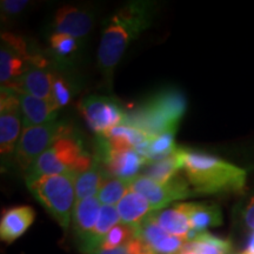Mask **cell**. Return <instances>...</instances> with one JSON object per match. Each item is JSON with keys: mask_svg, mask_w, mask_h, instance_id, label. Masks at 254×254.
Listing matches in <instances>:
<instances>
[{"mask_svg": "<svg viewBox=\"0 0 254 254\" xmlns=\"http://www.w3.org/2000/svg\"><path fill=\"white\" fill-rule=\"evenodd\" d=\"M75 179L69 174L41 176L26 180L27 189L47 213L67 231L75 206Z\"/></svg>", "mask_w": 254, "mask_h": 254, "instance_id": "5", "label": "cell"}, {"mask_svg": "<svg viewBox=\"0 0 254 254\" xmlns=\"http://www.w3.org/2000/svg\"><path fill=\"white\" fill-rule=\"evenodd\" d=\"M79 110L88 126L99 135H105L114 127L122 125L126 116L116 100L103 95L84 98Z\"/></svg>", "mask_w": 254, "mask_h": 254, "instance_id": "9", "label": "cell"}, {"mask_svg": "<svg viewBox=\"0 0 254 254\" xmlns=\"http://www.w3.org/2000/svg\"><path fill=\"white\" fill-rule=\"evenodd\" d=\"M32 67L31 64L17 50L1 41L0 47V81L1 86L11 84Z\"/></svg>", "mask_w": 254, "mask_h": 254, "instance_id": "19", "label": "cell"}, {"mask_svg": "<svg viewBox=\"0 0 254 254\" xmlns=\"http://www.w3.org/2000/svg\"><path fill=\"white\" fill-rule=\"evenodd\" d=\"M180 171H182V163H180L179 152L177 150L173 154L163 159V160L152 161V163L146 164L142 167L140 174L158 183L165 184L168 180L172 179Z\"/></svg>", "mask_w": 254, "mask_h": 254, "instance_id": "23", "label": "cell"}, {"mask_svg": "<svg viewBox=\"0 0 254 254\" xmlns=\"http://www.w3.org/2000/svg\"><path fill=\"white\" fill-rule=\"evenodd\" d=\"M0 4H1L0 7H1L2 17L9 18L21 13L30 5V1L27 0H2Z\"/></svg>", "mask_w": 254, "mask_h": 254, "instance_id": "29", "label": "cell"}, {"mask_svg": "<svg viewBox=\"0 0 254 254\" xmlns=\"http://www.w3.org/2000/svg\"><path fill=\"white\" fill-rule=\"evenodd\" d=\"M53 81L55 71L47 68L32 67L24 73L20 78L14 80L5 87L12 88L19 94H28L39 99L53 100Z\"/></svg>", "mask_w": 254, "mask_h": 254, "instance_id": "13", "label": "cell"}, {"mask_svg": "<svg viewBox=\"0 0 254 254\" xmlns=\"http://www.w3.org/2000/svg\"><path fill=\"white\" fill-rule=\"evenodd\" d=\"M153 15V2L131 1L109 18L98 49V66L107 82H112L114 68L127 47L150 27Z\"/></svg>", "mask_w": 254, "mask_h": 254, "instance_id": "1", "label": "cell"}, {"mask_svg": "<svg viewBox=\"0 0 254 254\" xmlns=\"http://www.w3.org/2000/svg\"><path fill=\"white\" fill-rule=\"evenodd\" d=\"M92 254H129L127 246H122L114 250H97Z\"/></svg>", "mask_w": 254, "mask_h": 254, "instance_id": "32", "label": "cell"}, {"mask_svg": "<svg viewBox=\"0 0 254 254\" xmlns=\"http://www.w3.org/2000/svg\"><path fill=\"white\" fill-rule=\"evenodd\" d=\"M174 134L176 132H167L152 138L147 153L148 163L163 160L178 150L174 141Z\"/></svg>", "mask_w": 254, "mask_h": 254, "instance_id": "25", "label": "cell"}, {"mask_svg": "<svg viewBox=\"0 0 254 254\" xmlns=\"http://www.w3.org/2000/svg\"><path fill=\"white\" fill-rule=\"evenodd\" d=\"M117 209H118L122 224L132 227L140 225L146 217L154 212L147 199L133 190H129L126 195L120 200L119 204L117 205Z\"/></svg>", "mask_w": 254, "mask_h": 254, "instance_id": "18", "label": "cell"}, {"mask_svg": "<svg viewBox=\"0 0 254 254\" xmlns=\"http://www.w3.org/2000/svg\"><path fill=\"white\" fill-rule=\"evenodd\" d=\"M186 107L183 92L174 88L159 91L126 114L123 124L141 129L151 136L176 132L185 116Z\"/></svg>", "mask_w": 254, "mask_h": 254, "instance_id": "3", "label": "cell"}, {"mask_svg": "<svg viewBox=\"0 0 254 254\" xmlns=\"http://www.w3.org/2000/svg\"><path fill=\"white\" fill-rule=\"evenodd\" d=\"M36 219V212L31 206H15L4 211L0 220V238L11 244L26 232Z\"/></svg>", "mask_w": 254, "mask_h": 254, "instance_id": "15", "label": "cell"}, {"mask_svg": "<svg viewBox=\"0 0 254 254\" xmlns=\"http://www.w3.org/2000/svg\"><path fill=\"white\" fill-rule=\"evenodd\" d=\"M152 214H153L155 221L167 233L189 241L190 233H192L190 219L186 212L179 205V202L174 205L172 208L160 209V211L152 212Z\"/></svg>", "mask_w": 254, "mask_h": 254, "instance_id": "20", "label": "cell"}, {"mask_svg": "<svg viewBox=\"0 0 254 254\" xmlns=\"http://www.w3.org/2000/svg\"><path fill=\"white\" fill-rule=\"evenodd\" d=\"M94 26V14L90 9L74 5L62 6L53 18L55 33L67 34L75 39L86 37Z\"/></svg>", "mask_w": 254, "mask_h": 254, "instance_id": "11", "label": "cell"}, {"mask_svg": "<svg viewBox=\"0 0 254 254\" xmlns=\"http://www.w3.org/2000/svg\"><path fill=\"white\" fill-rule=\"evenodd\" d=\"M79 41L75 38L67 34L52 33L50 38V44L52 52L59 58H66L71 56L79 49Z\"/></svg>", "mask_w": 254, "mask_h": 254, "instance_id": "27", "label": "cell"}, {"mask_svg": "<svg viewBox=\"0 0 254 254\" xmlns=\"http://www.w3.org/2000/svg\"><path fill=\"white\" fill-rule=\"evenodd\" d=\"M133 238H135L134 227L128 226V225L120 224L114 226L109 232L105 239L101 243L99 250H114L118 247L125 246L131 241Z\"/></svg>", "mask_w": 254, "mask_h": 254, "instance_id": "26", "label": "cell"}, {"mask_svg": "<svg viewBox=\"0 0 254 254\" xmlns=\"http://www.w3.org/2000/svg\"><path fill=\"white\" fill-rule=\"evenodd\" d=\"M103 138V136H101ZM104 139V138H103ZM107 173L113 178H122L133 180L139 176L142 167L148 163L145 158L138 154L134 150L113 152L107 147L106 142H101V152L97 157Z\"/></svg>", "mask_w": 254, "mask_h": 254, "instance_id": "10", "label": "cell"}, {"mask_svg": "<svg viewBox=\"0 0 254 254\" xmlns=\"http://www.w3.org/2000/svg\"><path fill=\"white\" fill-rule=\"evenodd\" d=\"M134 231L135 237L148 244L157 254H178L186 243L183 238L167 233L155 221L152 213L146 217L140 225L134 227Z\"/></svg>", "mask_w": 254, "mask_h": 254, "instance_id": "12", "label": "cell"}, {"mask_svg": "<svg viewBox=\"0 0 254 254\" xmlns=\"http://www.w3.org/2000/svg\"><path fill=\"white\" fill-rule=\"evenodd\" d=\"M126 246L129 254H157L153 249L140 238H133Z\"/></svg>", "mask_w": 254, "mask_h": 254, "instance_id": "30", "label": "cell"}, {"mask_svg": "<svg viewBox=\"0 0 254 254\" xmlns=\"http://www.w3.org/2000/svg\"><path fill=\"white\" fill-rule=\"evenodd\" d=\"M190 219L192 233L190 240L196 234L208 232V228L218 227L222 224V213L218 205L208 202H179Z\"/></svg>", "mask_w": 254, "mask_h": 254, "instance_id": "14", "label": "cell"}, {"mask_svg": "<svg viewBox=\"0 0 254 254\" xmlns=\"http://www.w3.org/2000/svg\"><path fill=\"white\" fill-rule=\"evenodd\" d=\"M72 135V128L64 122H51L39 126L25 127L14 152V161L25 173L32 164L58 139Z\"/></svg>", "mask_w": 254, "mask_h": 254, "instance_id": "6", "label": "cell"}, {"mask_svg": "<svg viewBox=\"0 0 254 254\" xmlns=\"http://www.w3.org/2000/svg\"><path fill=\"white\" fill-rule=\"evenodd\" d=\"M187 182L196 194H222L241 192L247 173L228 161L190 148H178Z\"/></svg>", "mask_w": 254, "mask_h": 254, "instance_id": "2", "label": "cell"}, {"mask_svg": "<svg viewBox=\"0 0 254 254\" xmlns=\"http://www.w3.org/2000/svg\"><path fill=\"white\" fill-rule=\"evenodd\" d=\"M20 95V107L23 114V127L39 126L57 120L60 107L56 103L28 94Z\"/></svg>", "mask_w": 254, "mask_h": 254, "instance_id": "17", "label": "cell"}, {"mask_svg": "<svg viewBox=\"0 0 254 254\" xmlns=\"http://www.w3.org/2000/svg\"><path fill=\"white\" fill-rule=\"evenodd\" d=\"M131 186L132 180L122 179V178H107L101 185L97 196L101 205L117 206L126 195V193L131 190Z\"/></svg>", "mask_w": 254, "mask_h": 254, "instance_id": "24", "label": "cell"}, {"mask_svg": "<svg viewBox=\"0 0 254 254\" xmlns=\"http://www.w3.org/2000/svg\"><path fill=\"white\" fill-rule=\"evenodd\" d=\"M73 95V87L67 78L55 71V81H53V100L59 107L66 106Z\"/></svg>", "mask_w": 254, "mask_h": 254, "instance_id": "28", "label": "cell"}, {"mask_svg": "<svg viewBox=\"0 0 254 254\" xmlns=\"http://www.w3.org/2000/svg\"><path fill=\"white\" fill-rule=\"evenodd\" d=\"M101 206L103 205L97 195L75 202L71 225L80 246L86 243L92 231L94 230L99 218Z\"/></svg>", "mask_w": 254, "mask_h": 254, "instance_id": "16", "label": "cell"}, {"mask_svg": "<svg viewBox=\"0 0 254 254\" xmlns=\"http://www.w3.org/2000/svg\"><path fill=\"white\" fill-rule=\"evenodd\" d=\"M120 217L118 213L117 206H101L99 218H98L97 224H95L94 230L92 231L90 238L84 245L79 247L84 254H92L99 247L105 239V237L109 234V232L112 230L114 226L120 224Z\"/></svg>", "mask_w": 254, "mask_h": 254, "instance_id": "21", "label": "cell"}, {"mask_svg": "<svg viewBox=\"0 0 254 254\" xmlns=\"http://www.w3.org/2000/svg\"><path fill=\"white\" fill-rule=\"evenodd\" d=\"M93 160L77 136H64L53 142V145L32 164L25 173V180L57 174L78 177L91 168Z\"/></svg>", "mask_w": 254, "mask_h": 254, "instance_id": "4", "label": "cell"}, {"mask_svg": "<svg viewBox=\"0 0 254 254\" xmlns=\"http://www.w3.org/2000/svg\"><path fill=\"white\" fill-rule=\"evenodd\" d=\"M23 114L20 95L12 88L1 86L0 97V153L2 157L14 154L21 136Z\"/></svg>", "mask_w": 254, "mask_h": 254, "instance_id": "8", "label": "cell"}, {"mask_svg": "<svg viewBox=\"0 0 254 254\" xmlns=\"http://www.w3.org/2000/svg\"><path fill=\"white\" fill-rule=\"evenodd\" d=\"M131 190L147 199L153 211H160L174 201L185 200L195 195L186 177L177 173L167 183L161 184L139 174L132 180Z\"/></svg>", "mask_w": 254, "mask_h": 254, "instance_id": "7", "label": "cell"}, {"mask_svg": "<svg viewBox=\"0 0 254 254\" xmlns=\"http://www.w3.org/2000/svg\"><path fill=\"white\" fill-rule=\"evenodd\" d=\"M178 254H198V253H195L194 251H193L192 249H190V247L189 246V244H187V241H186L185 245L183 246L182 251H180V252L178 253Z\"/></svg>", "mask_w": 254, "mask_h": 254, "instance_id": "33", "label": "cell"}, {"mask_svg": "<svg viewBox=\"0 0 254 254\" xmlns=\"http://www.w3.org/2000/svg\"><path fill=\"white\" fill-rule=\"evenodd\" d=\"M243 222L249 230L254 232V195L250 199L243 211Z\"/></svg>", "mask_w": 254, "mask_h": 254, "instance_id": "31", "label": "cell"}, {"mask_svg": "<svg viewBox=\"0 0 254 254\" xmlns=\"http://www.w3.org/2000/svg\"><path fill=\"white\" fill-rule=\"evenodd\" d=\"M107 179V174L103 170L99 159L95 158L91 168L79 174L75 179V202L95 196L101 185Z\"/></svg>", "mask_w": 254, "mask_h": 254, "instance_id": "22", "label": "cell"}]
</instances>
